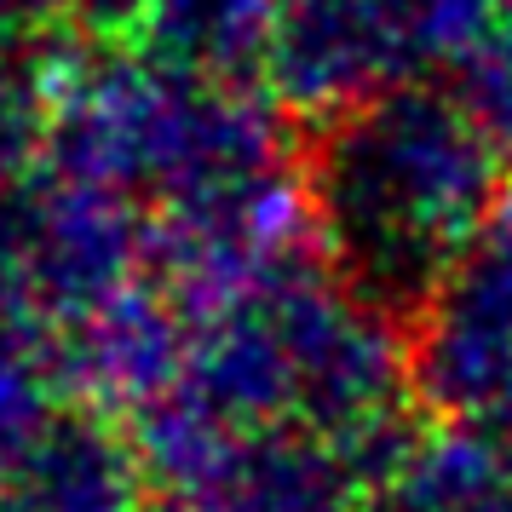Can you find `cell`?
Here are the masks:
<instances>
[{"mask_svg": "<svg viewBox=\"0 0 512 512\" xmlns=\"http://www.w3.org/2000/svg\"><path fill=\"white\" fill-rule=\"evenodd\" d=\"M415 386L455 426H512V225L495 219L420 305Z\"/></svg>", "mask_w": 512, "mask_h": 512, "instance_id": "cell-2", "label": "cell"}, {"mask_svg": "<svg viewBox=\"0 0 512 512\" xmlns=\"http://www.w3.org/2000/svg\"><path fill=\"white\" fill-rule=\"evenodd\" d=\"M461 98L512 156V0L501 6L495 29L478 41V52L461 64Z\"/></svg>", "mask_w": 512, "mask_h": 512, "instance_id": "cell-4", "label": "cell"}, {"mask_svg": "<svg viewBox=\"0 0 512 512\" xmlns=\"http://www.w3.org/2000/svg\"><path fill=\"white\" fill-rule=\"evenodd\" d=\"M507 150L461 93L397 87L340 110L317 156V208L357 300L420 305L489 236Z\"/></svg>", "mask_w": 512, "mask_h": 512, "instance_id": "cell-1", "label": "cell"}, {"mask_svg": "<svg viewBox=\"0 0 512 512\" xmlns=\"http://www.w3.org/2000/svg\"><path fill=\"white\" fill-rule=\"evenodd\" d=\"M397 64H455L478 52L507 0H380Z\"/></svg>", "mask_w": 512, "mask_h": 512, "instance_id": "cell-3", "label": "cell"}]
</instances>
